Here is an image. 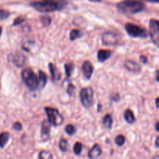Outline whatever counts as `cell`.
Here are the masks:
<instances>
[{"label":"cell","mask_w":159,"mask_h":159,"mask_svg":"<svg viewBox=\"0 0 159 159\" xmlns=\"http://www.w3.org/2000/svg\"><path fill=\"white\" fill-rule=\"evenodd\" d=\"M67 5L65 1H41L33 2L30 3V6L36 10L41 12H50L54 11L63 9Z\"/></svg>","instance_id":"obj_1"},{"label":"cell","mask_w":159,"mask_h":159,"mask_svg":"<svg viewBox=\"0 0 159 159\" xmlns=\"http://www.w3.org/2000/svg\"><path fill=\"white\" fill-rule=\"evenodd\" d=\"M116 8L122 13L135 14L144 10L145 5L141 2L124 1L118 3L116 5Z\"/></svg>","instance_id":"obj_2"},{"label":"cell","mask_w":159,"mask_h":159,"mask_svg":"<svg viewBox=\"0 0 159 159\" xmlns=\"http://www.w3.org/2000/svg\"><path fill=\"white\" fill-rule=\"evenodd\" d=\"M22 79L25 85L31 91L37 89L39 87V79L31 68H25L22 71Z\"/></svg>","instance_id":"obj_3"},{"label":"cell","mask_w":159,"mask_h":159,"mask_svg":"<svg viewBox=\"0 0 159 159\" xmlns=\"http://www.w3.org/2000/svg\"><path fill=\"white\" fill-rule=\"evenodd\" d=\"M44 110L47 116H48V121L50 123V124L57 127V126H59L63 124V116L59 113V111L57 109L53 108V107H45Z\"/></svg>","instance_id":"obj_4"},{"label":"cell","mask_w":159,"mask_h":159,"mask_svg":"<svg viewBox=\"0 0 159 159\" xmlns=\"http://www.w3.org/2000/svg\"><path fill=\"white\" fill-rule=\"evenodd\" d=\"M81 102L85 108H90L94 102V91L90 87L84 88L80 92Z\"/></svg>","instance_id":"obj_5"},{"label":"cell","mask_w":159,"mask_h":159,"mask_svg":"<svg viewBox=\"0 0 159 159\" xmlns=\"http://www.w3.org/2000/svg\"><path fill=\"white\" fill-rule=\"evenodd\" d=\"M125 30L130 37L145 38L148 36V33L144 28L131 23H128L125 25Z\"/></svg>","instance_id":"obj_6"},{"label":"cell","mask_w":159,"mask_h":159,"mask_svg":"<svg viewBox=\"0 0 159 159\" xmlns=\"http://www.w3.org/2000/svg\"><path fill=\"white\" fill-rule=\"evenodd\" d=\"M149 34L153 43L159 48V21L151 20L149 22Z\"/></svg>","instance_id":"obj_7"},{"label":"cell","mask_w":159,"mask_h":159,"mask_svg":"<svg viewBox=\"0 0 159 159\" xmlns=\"http://www.w3.org/2000/svg\"><path fill=\"white\" fill-rule=\"evenodd\" d=\"M102 41L103 44L107 45V46H114L119 43L120 39L114 33L111 31H107L102 34Z\"/></svg>","instance_id":"obj_8"},{"label":"cell","mask_w":159,"mask_h":159,"mask_svg":"<svg viewBox=\"0 0 159 159\" xmlns=\"http://www.w3.org/2000/svg\"><path fill=\"white\" fill-rule=\"evenodd\" d=\"M9 57H11L12 63H13L16 67H22L26 61V57L24 56V54L20 52H16L14 54H11Z\"/></svg>","instance_id":"obj_9"},{"label":"cell","mask_w":159,"mask_h":159,"mask_svg":"<svg viewBox=\"0 0 159 159\" xmlns=\"http://www.w3.org/2000/svg\"><path fill=\"white\" fill-rule=\"evenodd\" d=\"M82 72H83L84 77L86 79H90L92 77V75L93 73V65L89 61H86L82 65Z\"/></svg>","instance_id":"obj_10"},{"label":"cell","mask_w":159,"mask_h":159,"mask_svg":"<svg viewBox=\"0 0 159 159\" xmlns=\"http://www.w3.org/2000/svg\"><path fill=\"white\" fill-rule=\"evenodd\" d=\"M41 138L43 140H48L51 134V124L48 120L43 121L41 124Z\"/></svg>","instance_id":"obj_11"},{"label":"cell","mask_w":159,"mask_h":159,"mask_svg":"<svg viewBox=\"0 0 159 159\" xmlns=\"http://www.w3.org/2000/svg\"><path fill=\"white\" fill-rule=\"evenodd\" d=\"M124 67L127 68V70L131 71V72H139L141 71V66L136 61L132 60H127L124 62Z\"/></svg>","instance_id":"obj_12"},{"label":"cell","mask_w":159,"mask_h":159,"mask_svg":"<svg viewBox=\"0 0 159 159\" xmlns=\"http://www.w3.org/2000/svg\"><path fill=\"white\" fill-rule=\"evenodd\" d=\"M102 154V148L98 144H95L89 152V158L90 159H96Z\"/></svg>","instance_id":"obj_13"},{"label":"cell","mask_w":159,"mask_h":159,"mask_svg":"<svg viewBox=\"0 0 159 159\" xmlns=\"http://www.w3.org/2000/svg\"><path fill=\"white\" fill-rule=\"evenodd\" d=\"M111 54L112 52L110 50L101 49L98 51L97 58L99 60V61L103 62L105 61H107L108 58H110V56H111Z\"/></svg>","instance_id":"obj_14"},{"label":"cell","mask_w":159,"mask_h":159,"mask_svg":"<svg viewBox=\"0 0 159 159\" xmlns=\"http://www.w3.org/2000/svg\"><path fill=\"white\" fill-rule=\"evenodd\" d=\"M49 69H50V72H51V79H52L53 81H55V80H59L61 77L60 73L57 71V68H55L54 65L52 63H50L49 64Z\"/></svg>","instance_id":"obj_15"},{"label":"cell","mask_w":159,"mask_h":159,"mask_svg":"<svg viewBox=\"0 0 159 159\" xmlns=\"http://www.w3.org/2000/svg\"><path fill=\"white\" fill-rule=\"evenodd\" d=\"M124 119L128 124H132L135 122V116L131 110H127L124 112Z\"/></svg>","instance_id":"obj_16"},{"label":"cell","mask_w":159,"mask_h":159,"mask_svg":"<svg viewBox=\"0 0 159 159\" xmlns=\"http://www.w3.org/2000/svg\"><path fill=\"white\" fill-rule=\"evenodd\" d=\"M39 87L40 89L43 88V87L46 85L47 81H48V77H47V75L44 71H39Z\"/></svg>","instance_id":"obj_17"},{"label":"cell","mask_w":159,"mask_h":159,"mask_svg":"<svg viewBox=\"0 0 159 159\" xmlns=\"http://www.w3.org/2000/svg\"><path fill=\"white\" fill-rule=\"evenodd\" d=\"M10 138L9 132H2L0 134V148H4Z\"/></svg>","instance_id":"obj_18"},{"label":"cell","mask_w":159,"mask_h":159,"mask_svg":"<svg viewBox=\"0 0 159 159\" xmlns=\"http://www.w3.org/2000/svg\"><path fill=\"white\" fill-rule=\"evenodd\" d=\"M102 124H103L104 127H106L108 129L112 128V125H113V117L110 114H107L103 117L102 120Z\"/></svg>","instance_id":"obj_19"},{"label":"cell","mask_w":159,"mask_h":159,"mask_svg":"<svg viewBox=\"0 0 159 159\" xmlns=\"http://www.w3.org/2000/svg\"><path fill=\"white\" fill-rule=\"evenodd\" d=\"M83 35V33L80 30L75 29L70 32V40H75L76 39H79L80 37H82Z\"/></svg>","instance_id":"obj_20"},{"label":"cell","mask_w":159,"mask_h":159,"mask_svg":"<svg viewBox=\"0 0 159 159\" xmlns=\"http://www.w3.org/2000/svg\"><path fill=\"white\" fill-rule=\"evenodd\" d=\"M68 143L67 140H65V138H61L60 141H59V148L61 152H65L68 151Z\"/></svg>","instance_id":"obj_21"},{"label":"cell","mask_w":159,"mask_h":159,"mask_svg":"<svg viewBox=\"0 0 159 159\" xmlns=\"http://www.w3.org/2000/svg\"><path fill=\"white\" fill-rule=\"evenodd\" d=\"M38 159H53V156L50 152L43 150L39 153Z\"/></svg>","instance_id":"obj_22"},{"label":"cell","mask_w":159,"mask_h":159,"mask_svg":"<svg viewBox=\"0 0 159 159\" xmlns=\"http://www.w3.org/2000/svg\"><path fill=\"white\" fill-rule=\"evenodd\" d=\"M65 74L68 78L71 77L72 71H74V65L72 63L69 64H65Z\"/></svg>","instance_id":"obj_23"},{"label":"cell","mask_w":159,"mask_h":159,"mask_svg":"<svg viewBox=\"0 0 159 159\" xmlns=\"http://www.w3.org/2000/svg\"><path fill=\"white\" fill-rule=\"evenodd\" d=\"M76 130H77V129H76V127H75L74 125H72V124H68V125H67L66 127H65V132H66L68 135L75 134L76 133Z\"/></svg>","instance_id":"obj_24"},{"label":"cell","mask_w":159,"mask_h":159,"mask_svg":"<svg viewBox=\"0 0 159 159\" xmlns=\"http://www.w3.org/2000/svg\"><path fill=\"white\" fill-rule=\"evenodd\" d=\"M125 141H126L125 137L122 134L118 135V136H116V138H115V143H116V145L118 146L124 145V143H125Z\"/></svg>","instance_id":"obj_25"},{"label":"cell","mask_w":159,"mask_h":159,"mask_svg":"<svg viewBox=\"0 0 159 159\" xmlns=\"http://www.w3.org/2000/svg\"><path fill=\"white\" fill-rule=\"evenodd\" d=\"M82 151V144L80 142H76L74 145V152L75 155H80Z\"/></svg>","instance_id":"obj_26"},{"label":"cell","mask_w":159,"mask_h":159,"mask_svg":"<svg viewBox=\"0 0 159 159\" xmlns=\"http://www.w3.org/2000/svg\"><path fill=\"white\" fill-rule=\"evenodd\" d=\"M40 21L43 23V25L44 26H49L51 23V19L50 16H44L40 17Z\"/></svg>","instance_id":"obj_27"},{"label":"cell","mask_w":159,"mask_h":159,"mask_svg":"<svg viewBox=\"0 0 159 159\" xmlns=\"http://www.w3.org/2000/svg\"><path fill=\"white\" fill-rule=\"evenodd\" d=\"M10 16V12L5 9H0V20H5Z\"/></svg>","instance_id":"obj_28"},{"label":"cell","mask_w":159,"mask_h":159,"mask_svg":"<svg viewBox=\"0 0 159 159\" xmlns=\"http://www.w3.org/2000/svg\"><path fill=\"white\" fill-rule=\"evenodd\" d=\"M25 20H26L25 17L21 16H18L15 20H14L13 26H17V25L21 24V23H23Z\"/></svg>","instance_id":"obj_29"},{"label":"cell","mask_w":159,"mask_h":159,"mask_svg":"<svg viewBox=\"0 0 159 159\" xmlns=\"http://www.w3.org/2000/svg\"><path fill=\"white\" fill-rule=\"evenodd\" d=\"M75 89V85H73V84H69L68 88H67V93H68V94L70 95V96H71L73 92H74Z\"/></svg>","instance_id":"obj_30"},{"label":"cell","mask_w":159,"mask_h":159,"mask_svg":"<svg viewBox=\"0 0 159 159\" xmlns=\"http://www.w3.org/2000/svg\"><path fill=\"white\" fill-rule=\"evenodd\" d=\"M13 127L14 130H18V131H20V130H21L22 129H23V126H22L21 123H20V122L14 123L13 127Z\"/></svg>","instance_id":"obj_31"},{"label":"cell","mask_w":159,"mask_h":159,"mask_svg":"<svg viewBox=\"0 0 159 159\" xmlns=\"http://www.w3.org/2000/svg\"><path fill=\"white\" fill-rule=\"evenodd\" d=\"M140 59H141V61L143 62V63L146 64L148 62V58H147V57H145V56H144V55L141 56Z\"/></svg>","instance_id":"obj_32"},{"label":"cell","mask_w":159,"mask_h":159,"mask_svg":"<svg viewBox=\"0 0 159 159\" xmlns=\"http://www.w3.org/2000/svg\"><path fill=\"white\" fill-rule=\"evenodd\" d=\"M155 145L159 148V136L156 138V140H155Z\"/></svg>","instance_id":"obj_33"},{"label":"cell","mask_w":159,"mask_h":159,"mask_svg":"<svg viewBox=\"0 0 159 159\" xmlns=\"http://www.w3.org/2000/svg\"><path fill=\"white\" fill-rule=\"evenodd\" d=\"M155 129H156L157 131L159 132V122L156 123V124H155Z\"/></svg>","instance_id":"obj_34"},{"label":"cell","mask_w":159,"mask_h":159,"mask_svg":"<svg viewBox=\"0 0 159 159\" xmlns=\"http://www.w3.org/2000/svg\"><path fill=\"white\" fill-rule=\"evenodd\" d=\"M156 80L159 82V70L156 71Z\"/></svg>","instance_id":"obj_35"},{"label":"cell","mask_w":159,"mask_h":159,"mask_svg":"<svg viewBox=\"0 0 159 159\" xmlns=\"http://www.w3.org/2000/svg\"><path fill=\"white\" fill-rule=\"evenodd\" d=\"M155 103H156V107L159 108V98L156 99V101H155Z\"/></svg>","instance_id":"obj_36"},{"label":"cell","mask_w":159,"mask_h":159,"mask_svg":"<svg viewBox=\"0 0 159 159\" xmlns=\"http://www.w3.org/2000/svg\"><path fill=\"white\" fill-rule=\"evenodd\" d=\"M153 159H159V155H156V156H155L153 158Z\"/></svg>","instance_id":"obj_37"},{"label":"cell","mask_w":159,"mask_h":159,"mask_svg":"<svg viewBox=\"0 0 159 159\" xmlns=\"http://www.w3.org/2000/svg\"><path fill=\"white\" fill-rule=\"evenodd\" d=\"M2 27L0 26V36H1V34H2Z\"/></svg>","instance_id":"obj_38"},{"label":"cell","mask_w":159,"mask_h":159,"mask_svg":"<svg viewBox=\"0 0 159 159\" xmlns=\"http://www.w3.org/2000/svg\"><path fill=\"white\" fill-rule=\"evenodd\" d=\"M101 110V105H99V109H98V111H100Z\"/></svg>","instance_id":"obj_39"}]
</instances>
